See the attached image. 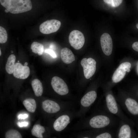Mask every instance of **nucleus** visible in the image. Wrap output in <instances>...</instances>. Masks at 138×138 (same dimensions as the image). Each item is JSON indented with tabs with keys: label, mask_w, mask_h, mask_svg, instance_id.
I'll return each mask as SVG.
<instances>
[{
	"label": "nucleus",
	"mask_w": 138,
	"mask_h": 138,
	"mask_svg": "<svg viewBox=\"0 0 138 138\" xmlns=\"http://www.w3.org/2000/svg\"><path fill=\"white\" fill-rule=\"evenodd\" d=\"M121 119L110 113L103 106L96 108L89 116L80 118L70 128L72 131L118 127Z\"/></svg>",
	"instance_id": "obj_1"
},
{
	"label": "nucleus",
	"mask_w": 138,
	"mask_h": 138,
	"mask_svg": "<svg viewBox=\"0 0 138 138\" xmlns=\"http://www.w3.org/2000/svg\"><path fill=\"white\" fill-rule=\"evenodd\" d=\"M106 92L105 94V102L103 106L110 113L133 127L134 122L123 113L115 97L110 91Z\"/></svg>",
	"instance_id": "obj_2"
},
{
	"label": "nucleus",
	"mask_w": 138,
	"mask_h": 138,
	"mask_svg": "<svg viewBox=\"0 0 138 138\" xmlns=\"http://www.w3.org/2000/svg\"><path fill=\"white\" fill-rule=\"evenodd\" d=\"M121 108L129 115L138 118V101L132 95L120 91L115 96Z\"/></svg>",
	"instance_id": "obj_3"
},
{
	"label": "nucleus",
	"mask_w": 138,
	"mask_h": 138,
	"mask_svg": "<svg viewBox=\"0 0 138 138\" xmlns=\"http://www.w3.org/2000/svg\"><path fill=\"white\" fill-rule=\"evenodd\" d=\"M1 5L5 8V12L18 14L31 10L32 5L30 0H0Z\"/></svg>",
	"instance_id": "obj_4"
},
{
	"label": "nucleus",
	"mask_w": 138,
	"mask_h": 138,
	"mask_svg": "<svg viewBox=\"0 0 138 138\" xmlns=\"http://www.w3.org/2000/svg\"><path fill=\"white\" fill-rule=\"evenodd\" d=\"M117 128H105L80 131L74 135L78 138H115Z\"/></svg>",
	"instance_id": "obj_5"
},
{
	"label": "nucleus",
	"mask_w": 138,
	"mask_h": 138,
	"mask_svg": "<svg viewBox=\"0 0 138 138\" xmlns=\"http://www.w3.org/2000/svg\"><path fill=\"white\" fill-rule=\"evenodd\" d=\"M58 115L52 126L54 130L58 133L64 131L74 119L79 118L78 110L75 109L66 110Z\"/></svg>",
	"instance_id": "obj_6"
},
{
	"label": "nucleus",
	"mask_w": 138,
	"mask_h": 138,
	"mask_svg": "<svg viewBox=\"0 0 138 138\" xmlns=\"http://www.w3.org/2000/svg\"><path fill=\"white\" fill-rule=\"evenodd\" d=\"M97 94L96 89H89L80 99L79 103V109L78 110L80 118L85 116L91 107L96 101Z\"/></svg>",
	"instance_id": "obj_7"
},
{
	"label": "nucleus",
	"mask_w": 138,
	"mask_h": 138,
	"mask_svg": "<svg viewBox=\"0 0 138 138\" xmlns=\"http://www.w3.org/2000/svg\"><path fill=\"white\" fill-rule=\"evenodd\" d=\"M136 137L132 126L121 120L117 129L115 138H130Z\"/></svg>",
	"instance_id": "obj_8"
},
{
	"label": "nucleus",
	"mask_w": 138,
	"mask_h": 138,
	"mask_svg": "<svg viewBox=\"0 0 138 138\" xmlns=\"http://www.w3.org/2000/svg\"><path fill=\"white\" fill-rule=\"evenodd\" d=\"M68 40L71 45L76 50L81 49L83 47L85 42L83 34L77 30H74L70 32Z\"/></svg>",
	"instance_id": "obj_9"
},
{
	"label": "nucleus",
	"mask_w": 138,
	"mask_h": 138,
	"mask_svg": "<svg viewBox=\"0 0 138 138\" xmlns=\"http://www.w3.org/2000/svg\"><path fill=\"white\" fill-rule=\"evenodd\" d=\"M61 25V22L57 20H47L40 25L39 30L43 34H48L56 32L60 28Z\"/></svg>",
	"instance_id": "obj_10"
},
{
	"label": "nucleus",
	"mask_w": 138,
	"mask_h": 138,
	"mask_svg": "<svg viewBox=\"0 0 138 138\" xmlns=\"http://www.w3.org/2000/svg\"><path fill=\"white\" fill-rule=\"evenodd\" d=\"M81 64L83 69L85 78L90 79L95 74L96 69V62L91 58H85L82 59Z\"/></svg>",
	"instance_id": "obj_11"
},
{
	"label": "nucleus",
	"mask_w": 138,
	"mask_h": 138,
	"mask_svg": "<svg viewBox=\"0 0 138 138\" xmlns=\"http://www.w3.org/2000/svg\"><path fill=\"white\" fill-rule=\"evenodd\" d=\"M131 64L129 62H125L121 63L116 69L112 77V83H118L124 77L126 72L130 71Z\"/></svg>",
	"instance_id": "obj_12"
},
{
	"label": "nucleus",
	"mask_w": 138,
	"mask_h": 138,
	"mask_svg": "<svg viewBox=\"0 0 138 138\" xmlns=\"http://www.w3.org/2000/svg\"><path fill=\"white\" fill-rule=\"evenodd\" d=\"M100 43L102 50L106 55H110L112 52L113 44L110 36L107 33L102 34L100 38Z\"/></svg>",
	"instance_id": "obj_13"
},
{
	"label": "nucleus",
	"mask_w": 138,
	"mask_h": 138,
	"mask_svg": "<svg viewBox=\"0 0 138 138\" xmlns=\"http://www.w3.org/2000/svg\"><path fill=\"white\" fill-rule=\"evenodd\" d=\"M13 74L16 78L21 79H26L30 75V69L28 66H23L20 63L17 62L15 64Z\"/></svg>",
	"instance_id": "obj_14"
},
{
	"label": "nucleus",
	"mask_w": 138,
	"mask_h": 138,
	"mask_svg": "<svg viewBox=\"0 0 138 138\" xmlns=\"http://www.w3.org/2000/svg\"><path fill=\"white\" fill-rule=\"evenodd\" d=\"M61 57L63 62L66 64H70L75 60V56L71 50L67 48L61 50Z\"/></svg>",
	"instance_id": "obj_15"
},
{
	"label": "nucleus",
	"mask_w": 138,
	"mask_h": 138,
	"mask_svg": "<svg viewBox=\"0 0 138 138\" xmlns=\"http://www.w3.org/2000/svg\"><path fill=\"white\" fill-rule=\"evenodd\" d=\"M31 85L35 96L37 97L42 96L43 92V88L40 81L38 79H34L32 81Z\"/></svg>",
	"instance_id": "obj_16"
},
{
	"label": "nucleus",
	"mask_w": 138,
	"mask_h": 138,
	"mask_svg": "<svg viewBox=\"0 0 138 138\" xmlns=\"http://www.w3.org/2000/svg\"><path fill=\"white\" fill-rule=\"evenodd\" d=\"M16 59L15 55L13 54L10 55L7 59L5 67L6 72L8 74L13 73Z\"/></svg>",
	"instance_id": "obj_17"
},
{
	"label": "nucleus",
	"mask_w": 138,
	"mask_h": 138,
	"mask_svg": "<svg viewBox=\"0 0 138 138\" xmlns=\"http://www.w3.org/2000/svg\"><path fill=\"white\" fill-rule=\"evenodd\" d=\"M45 131L44 127L39 124L34 125L31 131L32 135L38 138H43L42 134Z\"/></svg>",
	"instance_id": "obj_18"
},
{
	"label": "nucleus",
	"mask_w": 138,
	"mask_h": 138,
	"mask_svg": "<svg viewBox=\"0 0 138 138\" xmlns=\"http://www.w3.org/2000/svg\"><path fill=\"white\" fill-rule=\"evenodd\" d=\"M23 104L26 109L29 112H34L36 108V103L35 100L32 98L27 99L24 100Z\"/></svg>",
	"instance_id": "obj_19"
},
{
	"label": "nucleus",
	"mask_w": 138,
	"mask_h": 138,
	"mask_svg": "<svg viewBox=\"0 0 138 138\" xmlns=\"http://www.w3.org/2000/svg\"><path fill=\"white\" fill-rule=\"evenodd\" d=\"M32 52L41 55L43 54L44 50L43 45L42 44L37 42L32 43L31 46Z\"/></svg>",
	"instance_id": "obj_20"
},
{
	"label": "nucleus",
	"mask_w": 138,
	"mask_h": 138,
	"mask_svg": "<svg viewBox=\"0 0 138 138\" xmlns=\"http://www.w3.org/2000/svg\"><path fill=\"white\" fill-rule=\"evenodd\" d=\"M6 138H22V136L20 133L14 129H11L7 131L6 133Z\"/></svg>",
	"instance_id": "obj_21"
},
{
	"label": "nucleus",
	"mask_w": 138,
	"mask_h": 138,
	"mask_svg": "<svg viewBox=\"0 0 138 138\" xmlns=\"http://www.w3.org/2000/svg\"><path fill=\"white\" fill-rule=\"evenodd\" d=\"M7 34L6 29L2 26H0V43H4L7 39Z\"/></svg>",
	"instance_id": "obj_22"
},
{
	"label": "nucleus",
	"mask_w": 138,
	"mask_h": 138,
	"mask_svg": "<svg viewBox=\"0 0 138 138\" xmlns=\"http://www.w3.org/2000/svg\"><path fill=\"white\" fill-rule=\"evenodd\" d=\"M123 0H103L104 2L113 7L119 6L122 3Z\"/></svg>",
	"instance_id": "obj_23"
},
{
	"label": "nucleus",
	"mask_w": 138,
	"mask_h": 138,
	"mask_svg": "<svg viewBox=\"0 0 138 138\" xmlns=\"http://www.w3.org/2000/svg\"><path fill=\"white\" fill-rule=\"evenodd\" d=\"M45 52L49 55L54 58H56L57 57L55 53L52 49H47L45 50Z\"/></svg>",
	"instance_id": "obj_24"
},
{
	"label": "nucleus",
	"mask_w": 138,
	"mask_h": 138,
	"mask_svg": "<svg viewBox=\"0 0 138 138\" xmlns=\"http://www.w3.org/2000/svg\"><path fill=\"white\" fill-rule=\"evenodd\" d=\"M17 125L19 127H22L27 126L29 124V123L28 122L26 121L21 122H18L17 123Z\"/></svg>",
	"instance_id": "obj_25"
},
{
	"label": "nucleus",
	"mask_w": 138,
	"mask_h": 138,
	"mask_svg": "<svg viewBox=\"0 0 138 138\" xmlns=\"http://www.w3.org/2000/svg\"><path fill=\"white\" fill-rule=\"evenodd\" d=\"M28 117V115L27 114H19L17 117L18 119H25L27 118Z\"/></svg>",
	"instance_id": "obj_26"
},
{
	"label": "nucleus",
	"mask_w": 138,
	"mask_h": 138,
	"mask_svg": "<svg viewBox=\"0 0 138 138\" xmlns=\"http://www.w3.org/2000/svg\"><path fill=\"white\" fill-rule=\"evenodd\" d=\"M132 47L134 50L138 52V41L134 42L132 44Z\"/></svg>",
	"instance_id": "obj_27"
},
{
	"label": "nucleus",
	"mask_w": 138,
	"mask_h": 138,
	"mask_svg": "<svg viewBox=\"0 0 138 138\" xmlns=\"http://www.w3.org/2000/svg\"><path fill=\"white\" fill-rule=\"evenodd\" d=\"M132 96H133L138 101V91L136 94Z\"/></svg>",
	"instance_id": "obj_28"
},
{
	"label": "nucleus",
	"mask_w": 138,
	"mask_h": 138,
	"mask_svg": "<svg viewBox=\"0 0 138 138\" xmlns=\"http://www.w3.org/2000/svg\"><path fill=\"white\" fill-rule=\"evenodd\" d=\"M28 63L27 62H26L24 64V65L27 66L28 65Z\"/></svg>",
	"instance_id": "obj_29"
},
{
	"label": "nucleus",
	"mask_w": 138,
	"mask_h": 138,
	"mask_svg": "<svg viewBox=\"0 0 138 138\" xmlns=\"http://www.w3.org/2000/svg\"><path fill=\"white\" fill-rule=\"evenodd\" d=\"M136 28L138 29V23L136 24Z\"/></svg>",
	"instance_id": "obj_30"
},
{
	"label": "nucleus",
	"mask_w": 138,
	"mask_h": 138,
	"mask_svg": "<svg viewBox=\"0 0 138 138\" xmlns=\"http://www.w3.org/2000/svg\"><path fill=\"white\" fill-rule=\"evenodd\" d=\"M1 50L0 49V55L1 56Z\"/></svg>",
	"instance_id": "obj_31"
},
{
	"label": "nucleus",
	"mask_w": 138,
	"mask_h": 138,
	"mask_svg": "<svg viewBox=\"0 0 138 138\" xmlns=\"http://www.w3.org/2000/svg\"><path fill=\"white\" fill-rule=\"evenodd\" d=\"M136 125H137V127H138V122L136 123Z\"/></svg>",
	"instance_id": "obj_32"
},
{
	"label": "nucleus",
	"mask_w": 138,
	"mask_h": 138,
	"mask_svg": "<svg viewBox=\"0 0 138 138\" xmlns=\"http://www.w3.org/2000/svg\"><path fill=\"white\" fill-rule=\"evenodd\" d=\"M19 61H18V63H19Z\"/></svg>",
	"instance_id": "obj_33"
}]
</instances>
